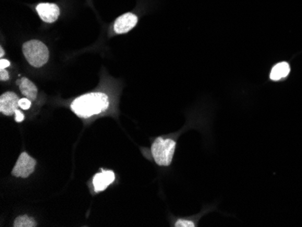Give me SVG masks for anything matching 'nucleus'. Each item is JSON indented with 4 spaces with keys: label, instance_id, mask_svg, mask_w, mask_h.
Returning a JSON list of instances; mask_svg holds the SVG:
<instances>
[{
    "label": "nucleus",
    "instance_id": "obj_1",
    "mask_svg": "<svg viewBox=\"0 0 302 227\" xmlns=\"http://www.w3.org/2000/svg\"><path fill=\"white\" fill-rule=\"evenodd\" d=\"M110 105L109 97L103 92H91L75 99L71 109L77 116L90 118L106 111Z\"/></svg>",
    "mask_w": 302,
    "mask_h": 227
},
{
    "label": "nucleus",
    "instance_id": "obj_2",
    "mask_svg": "<svg viewBox=\"0 0 302 227\" xmlns=\"http://www.w3.org/2000/svg\"><path fill=\"white\" fill-rule=\"evenodd\" d=\"M23 53L27 62L34 67H41L49 59L47 46L38 40H30L23 45Z\"/></svg>",
    "mask_w": 302,
    "mask_h": 227
},
{
    "label": "nucleus",
    "instance_id": "obj_3",
    "mask_svg": "<svg viewBox=\"0 0 302 227\" xmlns=\"http://www.w3.org/2000/svg\"><path fill=\"white\" fill-rule=\"evenodd\" d=\"M175 142L170 138L158 137L151 146V153L159 166H170L175 153Z\"/></svg>",
    "mask_w": 302,
    "mask_h": 227
},
{
    "label": "nucleus",
    "instance_id": "obj_4",
    "mask_svg": "<svg viewBox=\"0 0 302 227\" xmlns=\"http://www.w3.org/2000/svg\"><path fill=\"white\" fill-rule=\"evenodd\" d=\"M37 160L31 158L27 152H23L16 161L12 175L16 178H28L35 171Z\"/></svg>",
    "mask_w": 302,
    "mask_h": 227
},
{
    "label": "nucleus",
    "instance_id": "obj_5",
    "mask_svg": "<svg viewBox=\"0 0 302 227\" xmlns=\"http://www.w3.org/2000/svg\"><path fill=\"white\" fill-rule=\"evenodd\" d=\"M19 98L13 91H6L0 97V111L6 116H12L19 107Z\"/></svg>",
    "mask_w": 302,
    "mask_h": 227
},
{
    "label": "nucleus",
    "instance_id": "obj_6",
    "mask_svg": "<svg viewBox=\"0 0 302 227\" xmlns=\"http://www.w3.org/2000/svg\"><path fill=\"white\" fill-rule=\"evenodd\" d=\"M38 16L45 23H53L58 19L60 8L53 3H40L37 6Z\"/></svg>",
    "mask_w": 302,
    "mask_h": 227
},
{
    "label": "nucleus",
    "instance_id": "obj_7",
    "mask_svg": "<svg viewBox=\"0 0 302 227\" xmlns=\"http://www.w3.org/2000/svg\"><path fill=\"white\" fill-rule=\"evenodd\" d=\"M138 23V17L132 13H126L119 16L114 22V31L117 34H125L130 31L133 27H136Z\"/></svg>",
    "mask_w": 302,
    "mask_h": 227
},
{
    "label": "nucleus",
    "instance_id": "obj_8",
    "mask_svg": "<svg viewBox=\"0 0 302 227\" xmlns=\"http://www.w3.org/2000/svg\"><path fill=\"white\" fill-rule=\"evenodd\" d=\"M114 180H115V174L112 170H107V171L101 170V173L96 174L92 180V184L96 193L105 190L112 182H114Z\"/></svg>",
    "mask_w": 302,
    "mask_h": 227
},
{
    "label": "nucleus",
    "instance_id": "obj_9",
    "mask_svg": "<svg viewBox=\"0 0 302 227\" xmlns=\"http://www.w3.org/2000/svg\"><path fill=\"white\" fill-rule=\"evenodd\" d=\"M16 84L19 86L22 94L26 98L31 100H35L37 99L38 88L30 80L27 79L26 77H23L21 79L18 80Z\"/></svg>",
    "mask_w": 302,
    "mask_h": 227
},
{
    "label": "nucleus",
    "instance_id": "obj_10",
    "mask_svg": "<svg viewBox=\"0 0 302 227\" xmlns=\"http://www.w3.org/2000/svg\"><path fill=\"white\" fill-rule=\"evenodd\" d=\"M290 65L286 62H282L280 64H276L270 72V78L272 81H279L287 77L290 74Z\"/></svg>",
    "mask_w": 302,
    "mask_h": 227
},
{
    "label": "nucleus",
    "instance_id": "obj_11",
    "mask_svg": "<svg viewBox=\"0 0 302 227\" xmlns=\"http://www.w3.org/2000/svg\"><path fill=\"white\" fill-rule=\"evenodd\" d=\"M14 227H37V222L32 217L27 216L18 217L14 222Z\"/></svg>",
    "mask_w": 302,
    "mask_h": 227
},
{
    "label": "nucleus",
    "instance_id": "obj_12",
    "mask_svg": "<svg viewBox=\"0 0 302 227\" xmlns=\"http://www.w3.org/2000/svg\"><path fill=\"white\" fill-rule=\"evenodd\" d=\"M175 227H195V223L189 221V220H185V219H180L177 222L175 223Z\"/></svg>",
    "mask_w": 302,
    "mask_h": 227
},
{
    "label": "nucleus",
    "instance_id": "obj_13",
    "mask_svg": "<svg viewBox=\"0 0 302 227\" xmlns=\"http://www.w3.org/2000/svg\"><path fill=\"white\" fill-rule=\"evenodd\" d=\"M19 107L22 110H28L31 107V100L27 98H23L19 100Z\"/></svg>",
    "mask_w": 302,
    "mask_h": 227
},
{
    "label": "nucleus",
    "instance_id": "obj_14",
    "mask_svg": "<svg viewBox=\"0 0 302 227\" xmlns=\"http://www.w3.org/2000/svg\"><path fill=\"white\" fill-rule=\"evenodd\" d=\"M9 79V74L5 69H0V80L1 81H7Z\"/></svg>",
    "mask_w": 302,
    "mask_h": 227
},
{
    "label": "nucleus",
    "instance_id": "obj_15",
    "mask_svg": "<svg viewBox=\"0 0 302 227\" xmlns=\"http://www.w3.org/2000/svg\"><path fill=\"white\" fill-rule=\"evenodd\" d=\"M15 115H16V121L17 122H23V121H24V119H25L24 114H23L21 111H19V110H17V111H16Z\"/></svg>",
    "mask_w": 302,
    "mask_h": 227
},
{
    "label": "nucleus",
    "instance_id": "obj_16",
    "mask_svg": "<svg viewBox=\"0 0 302 227\" xmlns=\"http://www.w3.org/2000/svg\"><path fill=\"white\" fill-rule=\"evenodd\" d=\"M10 65V62L5 60V59H1L0 60V69H5Z\"/></svg>",
    "mask_w": 302,
    "mask_h": 227
},
{
    "label": "nucleus",
    "instance_id": "obj_17",
    "mask_svg": "<svg viewBox=\"0 0 302 227\" xmlns=\"http://www.w3.org/2000/svg\"><path fill=\"white\" fill-rule=\"evenodd\" d=\"M4 53H5V52H4V50H3V48L2 47L0 48V56H1V57H3V55H4Z\"/></svg>",
    "mask_w": 302,
    "mask_h": 227
}]
</instances>
